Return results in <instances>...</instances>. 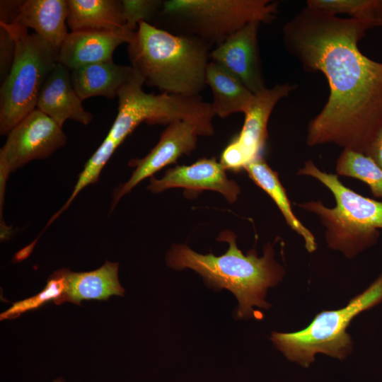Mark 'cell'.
<instances>
[{"mask_svg":"<svg viewBox=\"0 0 382 382\" xmlns=\"http://www.w3.org/2000/svg\"><path fill=\"white\" fill-rule=\"evenodd\" d=\"M371 23L306 6L283 28L284 44L303 68L320 71L330 94L309 123L307 144L333 143L365 154L382 123V62L359 49Z\"/></svg>","mask_w":382,"mask_h":382,"instance_id":"obj_1","label":"cell"},{"mask_svg":"<svg viewBox=\"0 0 382 382\" xmlns=\"http://www.w3.org/2000/svg\"><path fill=\"white\" fill-rule=\"evenodd\" d=\"M236 239V236L229 231L219 235V241L229 244L221 256L202 255L185 245H174L168 253L167 262L175 270L190 268L196 271L210 287L231 291L238 301L236 316L250 318L254 316L253 306H270L265 301L267 290L281 282L285 272L275 261L270 244L259 257L255 249L245 255L237 247Z\"/></svg>","mask_w":382,"mask_h":382,"instance_id":"obj_2","label":"cell"},{"mask_svg":"<svg viewBox=\"0 0 382 382\" xmlns=\"http://www.w3.org/2000/svg\"><path fill=\"white\" fill-rule=\"evenodd\" d=\"M132 66L145 83L168 93L199 96L206 85L212 46L141 22L127 44Z\"/></svg>","mask_w":382,"mask_h":382,"instance_id":"obj_3","label":"cell"},{"mask_svg":"<svg viewBox=\"0 0 382 382\" xmlns=\"http://www.w3.org/2000/svg\"><path fill=\"white\" fill-rule=\"evenodd\" d=\"M277 5L270 0H166L158 16L163 30L217 46L249 23L272 21Z\"/></svg>","mask_w":382,"mask_h":382,"instance_id":"obj_4","label":"cell"},{"mask_svg":"<svg viewBox=\"0 0 382 382\" xmlns=\"http://www.w3.org/2000/svg\"><path fill=\"white\" fill-rule=\"evenodd\" d=\"M0 26L16 42L11 69L0 88V134L7 135L36 109L41 88L59 62V50L16 23H0Z\"/></svg>","mask_w":382,"mask_h":382,"instance_id":"obj_5","label":"cell"},{"mask_svg":"<svg viewBox=\"0 0 382 382\" xmlns=\"http://www.w3.org/2000/svg\"><path fill=\"white\" fill-rule=\"evenodd\" d=\"M144 83V79L134 68L133 74L119 91L118 112L107 135L118 146L142 122L168 125L186 121L196 126L202 136L214 134L212 121L215 115L211 103L200 95L147 93L143 91Z\"/></svg>","mask_w":382,"mask_h":382,"instance_id":"obj_6","label":"cell"},{"mask_svg":"<svg viewBox=\"0 0 382 382\" xmlns=\"http://www.w3.org/2000/svg\"><path fill=\"white\" fill-rule=\"evenodd\" d=\"M382 301V272L361 293L342 308L323 311L304 329L294 332L272 333L271 340L290 361L308 367L318 353L343 359L353 347L346 330L352 319Z\"/></svg>","mask_w":382,"mask_h":382,"instance_id":"obj_7","label":"cell"},{"mask_svg":"<svg viewBox=\"0 0 382 382\" xmlns=\"http://www.w3.org/2000/svg\"><path fill=\"white\" fill-rule=\"evenodd\" d=\"M66 142L62 127L35 109L7 134L0 150V175L8 178L28 162L50 156Z\"/></svg>","mask_w":382,"mask_h":382,"instance_id":"obj_8","label":"cell"},{"mask_svg":"<svg viewBox=\"0 0 382 382\" xmlns=\"http://www.w3.org/2000/svg\"><path fill=\"white\" fill-rule=\"evenodd\" d=\"M294 88V86L285 83L266 88L255 94L244 112L245 120L241 132L221 155L220 163L225 169L240 171L253 161L262 157L270 115L277 103Z\"/></svg>","mask_w":382,"mask_h":382,"instance_id":"obj_9","label":"cell"},{"mask_svg":"<svg viewBox=\"0 0 382 382\" xmlns=\"http://www.w3.org/2000/svg\"><path fill=\"white\" fill-rule=\"evenodd\" d=\"M198 136H202L199 129L189 122L177 121L168 125L158 144L145 157L129 161V166L135 168L129 179L114 194L111 209L141 180L193 151Z\"/></svg>","mask_w":382,"mask_h":382,"instance_id":"obj_10","label":"cell"},{"mask_svg":"<svg viewBox=\"0 0 382 382\" xmlns=\"http://www.w3.org/2000/svg\"><path fill=\"white\" fill-rule=\"evenodd\" d=\"M253 21L229 36L210 52V60L236 76L256 94L265 89L258 46V28Z\"/></svg>","mask_w":382,"mask_h":382,"instance_id":"obj_11","label":"cell"},{"mask_svg":"<svg viewBox=\"0 0 382 382\" xmlns=\"http://www.w3.org/2000/svg\"><path fill=\"white\" fill-rule=\"evenodd\" d=\"M225 170L215 158H202L190 166L170 168L160 179L152 177L148 189L153 192L173 187H182L190 192L214 190L233 203L237 199L240 187L234 180L227 178Z\"/></svg>","mask_w":382,"mask_h":382,"instance_id":"obj_12","label":"cell"},{"mask_svg":"<svg viewBox=\"0 0 382 382\" xmlns=\"http://www.w3.org/2000/svg\"><path fill=\"white\" fill-rule=\"evenodd\" d=\"M135 31L127 27L113 30L71 31L59 50V62L71 71L78 68L112 59L117 47L129 43Z\"/></svg>","mask_w":382,"mask_h":382,"instance_id":"obj_13","label":"cell"},{"mask_svg":"<svg viewBox=\"0 0 382 382\" xmlns=\"http://www.w3.org/2000/svg\"><path fill=\"white\" fill-rule=\"evenodd\" d=\"M82 101L74 88L71 71L58 62L41 88L36 109L61 127L66 120L88 125L93 115L84 109Z\"/></svg>","mask_w":382,"mask_h":382,"instance_id":"obj_14","label":"cell"},{"mask_svg":"<svg viewBox=\"0 0 382 382\" xmlns=\"http://www.w3.org/2000/svg\"><path fill=\"white\" fill-rule=\"evenodd\" d=\"M296 204L319 217L326 228L328 246L341 252L347 258H353L378 241V230L365 228L353 224L336 207H326L320 201Z\"/></svg>","mask_w":382,"mask_h":382,"instance_id":"obj_15","label":"cell"},{"mask_svg":"<svg viewBox=\"0 0 382 382\" xmlns=\"http://www.w3.org/2000/svg\"><path fill=\"white\" fill-rule=\"evenodd\" d=\"M297 174L312 177L328 187L335 199V207L353 224L369 229H382V202L347 187L337 175L320 170L311 160L306 161Z\"/></svg>","mask_w":382,"mask_h":382,"instance_id":"obj_16","label":"cell"},{"mask_svg":"<svg viewBox=\"0 0 382 382\" xmlns=\"http://www.w3.org/2000/svg\"><path fill=\"white\" fill-rule=\"evenodd\" d=\"M67 0L22 1L12 23L32 29L59 50L67 37Z\"/></svg>","mask_w":382,"mask_h":382,"instance_id":"obj_17","label":"cell"},{"mask_svg":"<svg viewBox=\"0 0 382 382\" xmlns=\"http://www.w3.org/2000/svg\"><path fill=\"white\" fill-rule=\"evenodd\" d=\"M134 71L132 65L117 64L111 59L74 69L71 71V79L82 100L94 96L113 99Z\"/></svg>","mask_w":382,"mask_h":382,"instance_id":"obj_18","label":"cell"},{"mask_svg":"<svg viewBox=\"0 0 382 382\" xmlns=\"http://www.w3.org/2000/svg\"><path fill=\"white\" fill-rule=\"evenodd\" d=\"M118 267L117 262L106 260L100 267L89 272H74L67 269L62 303L69 301L80 306L84 300L107 301L112 295L124 296Z\"/></svg>","mask_w":382,"mask_h":382,"instance_id":"obj_19","label":"cell"},{"mask_svg":"<svg viewBox=\"0 0 382 382\" xmlns=\"http://www.w3.org/2000/svg\"><path fill=\"white\" fill-rule=\"evenodd\" d=\"M206 85L212 93V111L221 118L244 113L255 96L236 76L212 61L206 72Z\"/></svg>","mask_w":382,"mask_h":382,"instance_id":"obj_20","label":"cell"},{"mask_svg":"<svg viewBox=\"0 0 382 382\" xmlns=\"http://www.w3.org/2000/svg\"><path fill=\"white\" fill-rule=\"evenodd\" d=\"M67 25L71 31L113 30L125 28L121 1L67 0Z\"/></svg>","mask_w":382,"mask_h":382,"instance_id":"obj_21","label":"cell"},{"mask_svg":"<svg viewBox=\"0 0 382 382\" xmlns=\"http://www.w3.org/2000/svg\"><path fill=\"white\" fill-rule=\"evenodd\" d=\"M244 170L251 180L273 199L287 224L304 240L306 250L309 253L314 252L317 249V243L313 234L294 214L290 201L279 181L277 173L268 166L262 157L249 163Z\"/></svg>","mask_w":382,"mask_h":382,"instance_id":"obj_22","label":"cell"},{"mask_svg":"<svg viewBox=\"0 0 382 382\" xmlns=\"http://www.w3.org/2000/svg\"><path fill=\"white\" fill-rule=\"evenodd\" d=\"M336 173L363 181L374 197L382 198V168L365 154L344 149L337 159Z\"/></svg>","mask_w":382,"mask_h":382,"instance_id":"obj_23","label":"cell"},{"mask_svg":"<svg viewBox=\"0 0 382 382\" xmlns=\"http://www.w3.org/2000/svg\"><path fill=\"white\" fill-rule=\"evenodd\" d=\"M307 6L334 15L345 13L350 18L382 26V0H308Z\"/></svg>","mask_w":382,"mask_h":382,"instance_id":"obj_24","label":"cell"},{"mask_svg":"<svg viewBox=\"0 0 382 382\" xmlns=\"http://www.w3.org/2000/svg\"><path fill=\"white\" fill-rule=\"evenodd\" d=\"M66 268L55 271L50 276L45 288L36 295L17 301L0 315V320L14 319L23 313L37 309L52 301L56 305L62 303L66 289Z\"/></svg>","mask_w":382,"mask_h":382,"instance_id":"obj_25","label":"cell"},{"mask_svg":"<svg viewBox=\"0 0 382 382\" xmlns=\"http://www.w3.org/2000/svg\"><path fill=\"white\" fill-rule=\"evenodd\" d=\"M119 146L110 138L106 137L102 144L86 162L79 175L74 188L63 207L50 219L47 226L51 224L65 211L78 194L86 187L98 181L101 170Z\"/></svg>","mask_w":382,"mask_h":382,"instance_id":"obj_26","label":"cell"},{"mask_svg":"<svg viewBox=\"0 0 382 382\" xmlns=\"http://www.w3.org/2000/svg\"><path fill=\"white\" fill-rule=\"evenodd\" d=\"M125 26L136 31L141 22L158 16L163 1L161 0H122Z\"/></svg>","mask_w":382,"mask_h":382,"instance_id":"obj_27","label":"cell"},{"mask_svg":"<svg viewBox=\"0 0 382 382\" xmlns=\"http://www.w3.org/2000/svg\"><path fill=\"white\" fill-rule=\"evenodd\" d=\"M16 53V42L9 33L0 26V76L6 78L11 69Z\"/></svg>","mask_w":382,"mask_h":382,"instance_id":"obj_28","label":"cell"},{"mask_svg":"<svg viewBox=\"0 0 382 382\" xmlns=\"http://www.w3.org/2000/svg\"><path fill=\"white\" fill-rule=\"evenodd\" d=\"M365 155L382 168V123L371 139Z\"/></svg>","mask_w":382,"mask_h":382,"instance_id":"obj_29","label":"cell"},{"mask_svg":"<svg viewBox=\"0 0 382 382\" xmlns=\"http://www.w3.org/2000/svg\"><path fill=\"white\" fill-rule=\"evenodd\" d=\"M22 1H1L0 23H12L18 13Z\"/></svg>","mask_w":382,"mask_h":382,"instance_id":"obj_30","label":"cell"},{"mask_svg":"<svg viewBox=\"0 0 382 382\" xmlns=\"http://www.w3.org/2000/svg\"><path fill=\"white\" fill-rule=\"evenodd\" d=\"M53 382H65V381L62 378L59 377L54 380Z\"/></svg>","mask_w":382,"mask_h":382,"instance_id":"obj_31","label":"cell"}]
</instances>
